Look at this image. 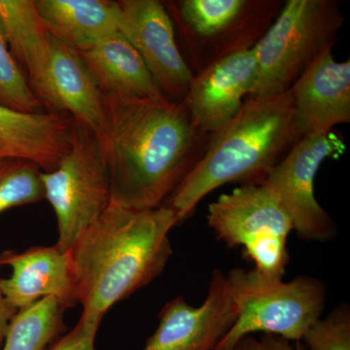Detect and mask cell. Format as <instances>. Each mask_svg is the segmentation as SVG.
Returning <instances> with one entry per match:
<instances>
[{
    "label": "cell",
    "instance_id": "obj_23",
    "mask_svg": "<svg viewBox=\"0 0 350 350\" xmlns=\"http://www.w3.org/2000/svg\"><path fill=\"white\" fill-rule=\"evenodd\" d=\"M301 340L308 350H350V308L342 303L313 324Z\"/></svg>",
    "mask_w": 350,
    "mask_h": 350
},
{
    "label": "cell",
    "instance_id": "obj_14",
    "mask_svg": "<svg viewBox=\"0 0 350 350\" xmlns=\"http://www.w3.org/2000/svg\"><path fill=\"white\" fill-rule=\"evenodd\" d=\"M256 79L254 53L243 51L196 75L182 103L194 125L211 135L238 114Z\"/></svg>",
    "mask_w": 350,
    "mask_h": 350
},
{
    "label": "cell",
    "instance_id": "obj_7",
    "mask_svg": "<svg viewBox=\"0 0 350 350\" xmlns=\"http://www.w3.org/2000/svg\"><path fill=\"white\" fill-rule=\"evenodd\" d=\"M207 224L228 247H241L262 275L283 280L289 262L291 219L275 193L262 183L243 184L211 202Z\"/></svg>",
    "mask_w": 350,
    "mask_h": 350
},
{
    "label": "cell",
    "instance_id": "obj_20",
    "mask_svg": "<svg viewBox=\"0 0 350 350\" xmlns=\"http://www.w3.org/2000/svg\"><path fill=\"white\" fill-rule=\"evenodd\" d=\"M64 306L54 297L16 312L0 350H47L64 331Z\"/></svg>",
    "mask_w": 350,
    "mask_h": 350
},
{
    "label": "cell",
    "instance_id": "obj_9",
    "mask_svg": "<svg viewBox=\"0 0 350 350\" xmlns=\"http://www.w3.org/2000/svg\"><path fill=\"white\" fill-rule=\"evenodd\" d=\"M344 140L333 131L308 135L295 142L261 182L278 196L294 231L306 241L335 238L337 226L315 198L314 182L322 163L345 153Z\"/></svg>",
    "mask_w": 350,
    "mask_h": 350
},
{
    "label": "cell",
    "instance_id": "obj_2",
    "mask_svg": "<svg viewBox=\"0 0 350 350\" xmlns=\"http://www.w3.org/2000/svg\"><path fill=\"white\" fill-rule=\"evenodd\" d=\"M177 225L165 206L137 211L110 204L66 252L82 320L100 326L115 304L153 282L172 254Z\"/></svg>",
    "mask_w": 350,
    "mask_h": 350
},
{
    "label": "cell",
    "instance_id": "obj_22",
    "mask_svg": "<svg viewBox=\"0 0 350 350\" xmlns=\"http://www.w3.org/2000/svg\"><path fill=\"white\" fill-rule=\"evenodd\" d=\"M0 105L25 113H38L41 103L14 59L0 27Z\"/></svg>",
    "mask_w": 350,
    "mask_h": 350
},
{
    "label": "cell",
    "instance_id": "obj_16",
    "mask_svg": "<svg viewBox=\"0 0 350 350\" xmlns=\"http://www.w3.org/2000/svg\"><path fill=\"white\" fill-rule=\"evenodd\" d=\"M72 126L68 115L21 112L0 105V148L50 172L70 146Z\"/></svg>",
    "mask_w": 350,
    "mask_h": 350
},
{
    "label": "cell",
    "instance_id": "obj_21",
    "mask_svg": "<svg viewBox=\"0 0 350 350\" xmlns=\"http://www.w3.org/2000/svg\"><path fill=\"white\" fill-rule=\"evenodd\" d=\"M41 172L38 165L24 159L0 160V213L44 199Z\"/></svg>",
    "mask_w": 350,
    "mask_h": 350
},
{
    "label": "cell",
    "instance_id": "obj_10",
    "mask_svg": "<svg viewBox=\"0 0 350 350\" xmlns=\"http://www.w3.org/2000/svg\"><path fill=\"white\" fill-rule=\"evenodd\" d=\"M118 2V31L144 59L163 96L183 103L195 75L179 49L167 8L158 0Z\"/></svg>",
    "mask_w": 350,
    "mask_h": 350
},
{
    "label": "cell",
    "instance_id": "obj_4",
    "mask_svg": "<svg viewBox=\"0 0 350 350\" xmlns=\"http://www.w3.org/2000/svg\"><path fill=\"white\" fill-rule=\"evenodd\" d=\"M226 280L238 317L214 350H232L241 338L255 333L301 342L325 308L326 286L313 276L285 282L255 269L234 268Z\"/></svg>",
    "mask_w": 350,
    "mask_h": 350
},
{
    "label": "cell",
    "instance_id": "obj_12",
    "mask_svg": "<svg viewBox=\"0 0 350 350\" xmlns=\"http://www.w3.org/2000/svg\"><path fill=\"white\" fill-rule=\"evenodd\" d=\"M27 81L51 112L64 113L96 135L100 133L105 94L77 51L51 36L45 63Z\"/></svg>",
    "mask_w": 350,
    "mask_h": 350
},
{
    "label": "cell",
    "instance_id": "obj_13",
    "mask_svg": "<svg viewBox=\"0 0 350 350\" xmlns=\"http://www.w3.org/2000/svg\"><path fill=\"white\" fill-rule=\"evenodd\" d=\"M292 133L297 140L330 133L350 122V61L337 62L332 50L317 57L290 88Z\"/></svg>",
    "mask_w": 350,
    "mask_h": 350
},
{
    "label": "cell",
    "instance_id": "obj_19",
    "mask_svg": "<svg viewBox=\"0 0 350 350\" xmlns=\"http://www.w3.org/2000/svg\"><path fill=\"white\" fill-rule=\"evenodd\" d=\"M0 27L11 54L29 80L42 68L51 43L34 0H0Z\"/></svg>",
    "mask_w": 350,
    "mask_h": 350
},
{
    "label": "cell",
    "instance_id": "obj_24",
    "mask_svg": "<svg viewBox=\"0 0 350 350\" xmlns=\"http://www.w3.org/2000/svg\"><path fill=\"white\" fill-rule=\"evenodd\" d=\"M98 327L80 319L72 330L59 336L47 350H96Z\"/></svg>",
    "mask_w": 350,
    "mask_h": 350
},
{
    "label": "cell",
    "instance_id": "obj_27",
    "mask_svg": "<svg viewBox=\"0 0 350 350\" xmlns=\"http://www.w3.org/2000/svg\"><path fill=\"white\" fill-rule=\"evenodd\" d=\"M6 157H9V156L7 155L5 152H4L3 150H2L1 148H0V160H1V159L6 158Z\"/></svg>",
    "mask_w": 350,
    "mask_h": 350
},
{
    "label": "cell",
    "instance_id": "obj_5",
    "mask_svg": "<svg viewBox=\"0 0 350 350\" xmlns=\"http://www.w3.org/2000/svg\"><path fill=\"white\" fill-rule=\"evenodd\" d=\"M344 24L335 0H285L278 17L252 49L257 79L250 96L289 91L317 57L333 49Z\"/></svg>",
    "mask_w": 350,
    "mask_h": 350
},
{
    "label": "cell",
    "instance_id": "obj_1",
    "mask_svg": "<svg viewBox=\"0 0 350 350\" xmlns=\"http://www.w3.org/2000/svg\"><path fill=\"white\" fill-rule=\"evenodd\" d=\"M96 137L107 163L111 204L146 211L163 206L206 152L209 135L183 103L165 98L105 94Z\"/></svg>",
    "mask_w": 350,
    "mask_h": 350
},
{
    "label": "cell",
    "instance_id": "obj_18",
    "mask_svg": "<svg viewBox=\"0 0 350 350\" xmlns=\"http://www.w3.org/2000/svg\"><path fill=\"white\" fill-rule=\"evenodd\" d=\"M50 36L85 52L118 31L120 6L110 0H34Z\"/></svg>",
    "mask_w": 350,
    "mask_h": 350
},
{
    "label": "cell",
    "instance_id": "obj_3",
    "mask_svg": "<svg viewBox=\"0 0 350 350\" xmlns=\"http://www.w3.org/2000/svg\"><path fill=\"white\" fill-rule=\"evenodd\" d=\"M296 142L289 91L247 96L238 114L209 135L204 155L163 206L181 224L194 215L204 197L221 186L261 183Z\"/></svg>",
    "mask_w": 350,
    "mask_h": 350
},
{
    "label": "cell",
    "instance_id": "obj_17",
    "mask_svg": "<svg viewBox=\"0 0 350 350\" xmlns=\"http://www.w3.org/2000/svg\"><path fill=\"white\" fill-rule=\"evenodd\" d=\"M101 91L124 98H159L162 91L137 50L119 31L79 53Z\"/></svg>",
    "mask_w": 350,
    "mask_h": 350
},
{
    "label": "cell",
    "instance_id": "obj_25",
    "mask_svg": "<svg viewBox=\"0 0 350 350\" xmlns=\"http://www.w3.org/2000/svg\"><path fill=\"white\" fill-rule=\"evenodd\" d=\"M232 350H308L301 344L296 342L293 347L290 340L271 335V334H262L259 338L253 337L252 335L245 336L234 345Z\"/></svg>",
    "mask_w": 350,
    "mask_h": 350
},
{
    "label": "cell",
    "instance_id": "obj_26",
    "mask_svg": "<svg viewBox=\"0 0 350 350\" xmlns=\"http://www.w3.org/2000/svg\"><path fill=\"white\" fill-rule=\"evenodd\" d=\"M16 310L8 306L6 301L4 300L0 291V349L3 345L4 337H5L6 330L8 328L9 322L12 319L14 315L16 314Z\"/></svg>",
    "mask_w": 350,
    "mask_h": 350
},
{
    "label": "cell",
    "instance_id": "obj_6",
    "mask_svg": "<svg viewBox=\"0 0 350 350\" xmlns=\"http://www.w3.org/2000/svg\"><path fill=\"white\" fill-rule=\"evenodd\" d=\"M285 0H174L163 2L187 50L194 75L225 57L252 50Z\"/></svg>",
    "mask_w": 350,
    "mask_h": 350
},
{
    "label": "cell",
    "instance_id": "obj_11",
    "mask_svg": "<svg viewBox=\"0 0 350 350\" xmlns=\"http://www.w3.org/2000/svg\"><path fill=\"white\" fill-rule=\"evenodd\" d=\"M237 317L226 275L214 269L204 303L193 306L179 296L165 304L158 328L142 350H214Z\"/></svg>",
    "mask_w": 350,
    "mask_h": 350
},
{
    "label": "cell",
    "instance_id": "obj_15",
    "mask_svg": "<svg viewBox=\"0 0 350 350\" xmlns=\"http://www.w3.org/2000/svg\"><path fill=\"white\" fill-rule=\"evenodd\" d=\"M0 266L12 269L0 278L4 300L16 312L47 297H54L64 310L78 304L68 254L54 246H33L22 253L7 250L0 254Z\"/></svg>",
    "mask_w": 350,
    "mask_h": 350
},
{
    "label": "cell",
    "instance_id": "obj_8",
    "mask_svg": "<svg viewBox=\"0 0 350 350\" xmlns=\"http://www.w3.org/2000/svg\"><path fill=\"white\" fill-rule=\"evenodd\" d=\"M44 199L56 214V246L68 252L111 204L107 163L96 133L73 120L70 146L50 172H41Z\"/></svg>",
    "mask_w": 350,
    "mask_h": 350
}]
</instances>
